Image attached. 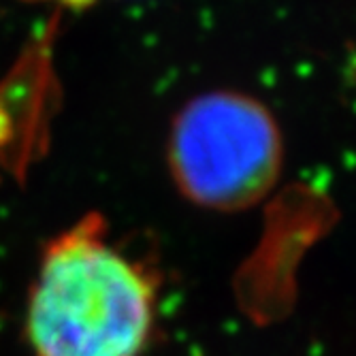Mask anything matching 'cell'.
I'll list each match as a JSON object with an SVG mask.
<instances>
[{
	"label": "cell",
	"mask_w": 356,
	"mask_h": 356,
	"mask_svg": "<svg viewBox=\"0 0 356 356\" xmlns=\"http://www.w3.org/2000/svg\"><path fill=\"white\" fill-rule=\"evenodd\" d=\"M156 282L86 218L43 252L26 309L30 356H139L156 325Z\"/></svg>",
	"instance_id": "1"
},
{
	"label": "cell",
	"mask_w": 356,
	"mask_h": 356,
	"mask_svg": "<svg viewBox=\"0 0 356 356\" xmlns=\"http://www.w3.org/2000/svg\"><path fill=\"white\" fill-rule=\"evenodd\" d=\"M284 145L271 111L239 92H209L173 122L169 165L186 197L218 211L263 201L282 171Z\"/></svg>",
	"instance_id": "2"
}]
</instances>
